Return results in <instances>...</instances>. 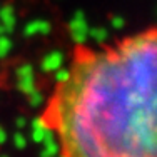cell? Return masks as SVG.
Here are the masks:
<instances>
[{
  "mask_svg": "<svg viewBox=\"0 0 157 157\" xmlns=\"http://www.w3.org/2000/svg\"><path fill=\"white\" fill-rule=\"evenodd\" d=\"M155 29L74 50L39 117L67 157L155 155Z\"/></svg>",
  "mask_w": 157,
  "mask_h": 157,
  "instance_id": "obj_1",
  "label": "cell"
}]
</instances>
